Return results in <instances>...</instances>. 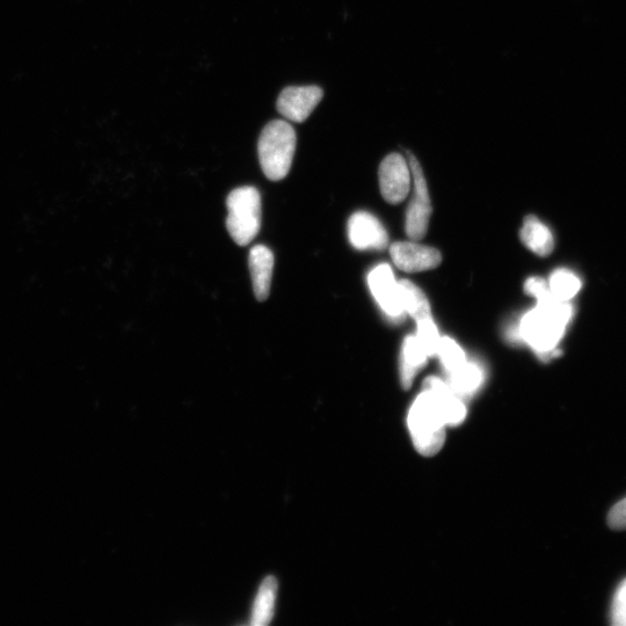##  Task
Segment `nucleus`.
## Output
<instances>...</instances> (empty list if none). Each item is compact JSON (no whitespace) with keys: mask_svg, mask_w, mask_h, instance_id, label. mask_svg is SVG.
I'll return each mask as SVG.
<instances>
[{"mask_svg":"<svg viewBox=\"0 0 626 626\" xmlns=\"http://www.w3.org/2000/svg\"><path fill=\"white\" fill-rule=\"evenodd\" d=\"M572 317L573 307L570 302L560 301L552 294L538 302L537 307L522 318L520 337L541 359L548 361L559 354L557 347Z\"/></svg>","mask_w":626,"mask_h":626,"instance_id":"obj_1","label":"nucleus"},{"mask_svg":"<svg viewBox=\"0 0 626 626\" xmlns=\"http://www.w3.org/2000/svg\"><path fill=\"white\" fill-rule=\"evenodd\" d=\"M409 429L414 446L421 455L434 456L446 439L447 422L438 397L425 389L414 400L409 413Z\"/></svg>","mask_w":626,"mask_h":626,"instance_id":"obj_2","label":"nucleus"},{"mask_svg":"<svg viewBox=\"0 0 626 626\" xmlns=\"http://www.w3.org/2000/svg\"><path fill=\"white\" fill-rule=\"evenodd\" d=\"M296 150V133L288 122L272 121L259 138V159L265 176L273 181L285 179Z\"/></svg>","mask_w":626,"mask_h":626,"instance_id":"obj_3","label":"nucleus"},{"mask_svg":"<svg viewBox=\"0 0 626 626\" xmlns=\"http://www.w3.org/2000/svg\"><path fill=\"white\" fill-rule=\"evenodd\" d=\"M227 227L230 236L240 246L249 245L261 227V198L257 188L240 187L227 199Z\"/></svg>","mask_w":626,"mask_h":626,"instance_id":"obj_4","label":"nucleus"},{"mask_svg":"<svg viewBox=\"0 0 626 626\" xmlns=\"http://www.w3.org/2000/svg\"><path fill=\"white\" fill-rule=\"evenodd\" d=\"M409 157L411 176L413 178V196L406 213V234L413 240L425 237L428 230L429 218L432 214V203L429 198L427 181L422 172L418 159L412 154Z\"/></svg>","mask_w":626,"mask_h":626,"instance_id":"obj_5","label":"nucleus"},{"mask_svg":"<svg viewBox=\"0 0 626 626\" xmlns=\"http://www.w3.org/2000/svg\"><path fill=\"white\" fill-rule=\"evenodd\" d=\"M380 186L383 198L391 205L403 202L411 189V169L403 155L391 154L380 166Z\"/></svg>","mask_w":626,"mask_h":626,"instance_id":"obj_6","label":"nucleus"},{"mask_svg":"<svg viewBox=\"0 0 626 626\" xmlns=\"http://www.w3.org/2000/svg\"><path fill=\"white\" fill-rule=\"evenodd\" d=\"M324 92L318 86L287 87L280 94L278 111L293 122H304L322 101Z\"/></svg>","mask_w":626,"mask_h":626,"instance_id":"obj_7","label":"nucleus"},{"mask_svg":"<svg viewBox=\"0 0 626 626\" xmlns=\"http://www.w3.org/2000/svg\"><path fill=\"white\" fill-rule=\"evenodd\" d=\"M348 237L355 249L382 251L389 245L387 230L377 218L360 211L348 222Z\"/></svg>","mask_w":626,"mask_h":626,"instance_id":"obj_8","label":"nucleus"},{"mask_svg":"<svg viewBox=\"0 0 626 626\" xmlns=\"http://www.w3.org/2000/svg\"><path fill=\"white\" fill-rule=\"evenodd\" d=\"M368 282L371 293L385 313L392 317L403 315L405 310L402 290L388 265L376 267L369 274Z\"/></svg>","mask_w":626,"mask_h":626,"instance_id":"obj_9","label":"nucleus"},{"mask_svg":"<svg viewBox=\"0 0 626 626\" xmlns=\"http://www.w3.org/2000/svg\"><path fill=\"white\" fill-rule=\"evenodd\" d=\"M390 253L395 265L407 273L429 271L439 267L442 261L441 253L434 247L414 243L392 244Z\"/></svg>","mask_w":626,"mask_h":626,"instance_id":"obj_10","label":"nucleus"},{"mask_svg":"<svg viewBox=\"0 0 626 626\" xmlns=\"http://www.w3.org/2000/svg\"><path fill=\"white\" fill-rule=\"evenodd\" d=\"M250 269L254 294L257 300L264 302L271 291L274 268L273 252L264 245L254 246L250 252Z\"/></svg>","mask_w":626,"mask_h":626,"instance_id":"obj_11","label":"nucleus"},{"mask_svg":"<svg viewBox=\"0 0 626 626\" xmlns=\"http://www.w3.org/2000/svg\"><path fill=\"white\" fill-rule=\"evenodd\" d=\"M520 236L522 243L537 256L547 257L555 249L550 229L535 216L524 218Z\"/></svg>","mask_w":626,"mask_h":626,"instance_id":"obj_12","label":"nucleus"},{"mask_svg":"<svg viewBox=\"0 0 626 626\" xmlns=\"http://www.w3.org/2000/svg\"><path fill=\"white\" fill-rule=\"evenodd\" d=\"M429 356L417 337H407L400 360V378L405 389L411 388L414 378L426 366Z\"/></svg>","mask_w":626,"mask_h":626,"instance_id":"obj_13","label":"nucleus"},{"mask_svg":"<svg viewBox=\"0 0 626 626\" xmlns=\"http://www.w3.org/2000/svg\"><path fill=\"white\" fill-rule=\"evenodd\" d=\"M276 594H278V581L274 577H267L262 581L253 604L252 625L265 626L272 621Z\"/></svg>","mask_w":626,"mask_h":626,"instance_id":"obj_14","label":"nucleus"},{"mask_svg":"<svg viewBox=\"0 0 626 626\" xmlns=\"http://www.w3.org/2000/svg\"><path fill=\"white\" fill-rule=\"evenodd\" d=\"M449 374L448 385L461 398L475 395L478 389L482 387L484 380L483 371L469 362H464L462 366Z\"/></svg>","mask_w":626,"mask_h":626,"instance_id":"obj_15","label":"nucleus"},{"mask_svg":"<svg viewBox=\"0 0 626 626\" xmlns=\"http://www.w3.org/2000/svg\"><path fill=\"white\" fill-rule=\"evenodd\" d=\"M402 290L403 304L405 312L419 322V320L432 318L431 304H429L424 291L409 280L399 281Z\"/></svg>","mask_w":626,"mask_h":626,"instance_id":"obj_16","label":"nucleus"},{"mask_svg":"<svg viewBox=\"0 0 626 626\" xmlns=\"http://www.w3.org/2000/svg\"><path fill=\"white\" fill-rule=\"evenodd\" d=\"M581 280L569 269H558L551 275L549 287L558 300L570 302L581 289Z\"/></svg>","mask_w":626,"mask_h":626,"instance_id":"obj_17","label":"nucleus"},{"mask_svg":"<svg viewBox=\"0 0 626 626\" xmlns=\"http://www.w3.org/2000/svg\"><path fill=\"white\" fill-rule=\"evenodd\" d=\"M436 356H439L443 367L446 368L449 373L462 366L464 362H467L461 346L449 337L441 338Z\"/></svg>","mask_w":626,"mask_h":626,"instance_id":"obj_18","label":"nucleus"},{"mask_svg":"<svg viewBox=\"0 0 626 626\" xmlns=\"http://www.w3.org/2000/svg\"><path fill=\"white\" fill-rule=\"evenodd\" d=\"M417 325V338L420 341L421 346L424 347L429 358H433V356H436V353H438V347L441 340L438 327H436L433 317L419 320Z\"/></svg>","mask_w":626,"mask_h":626,"instance_id":"obj_19","label":"nucleus"},{"mask_svg":"<svg viewBox=\"0 0 626 626\" xmlns=\"http://www.w3.org/2000/svg\"><path fill=\"white\" fill-rule=\"evenodd\" d=\"M610 623L614 626H626V579L617 588L611 607Z\"/></svg>","mask_w":626,"mask_h":626,"instance_id":"obj_20","label":"nucleus"},{"mask_svg":"<svg viewBox=\"0 0 626 626\" xmlns=\"http://www.w3.org/2000/svg\"><path fill=\"white\" fill-rule=\"evenodd\" d=\"M524 291L530 296H534L538 302L545 300L552 295L549 283L542 278H530L524 283Z\"/></svg>","mask_w":626,"mask_h":626,"instance_id":"obj_21","label":"nucleus"},{"mask_svg":"<svg viewBox=\"0 0 626 626\" xmlns=\"http://www.w3.org/2000/svg\"><path fill=\"white\" fill-rule=\"evenodd\" d=\"M607 522L611 529L626 530V498L610 509Z\"/></svg>","mask_w":626,"mask_h":626,"instance_id":"obj_22","label":"nucleus"}]
</instances>
